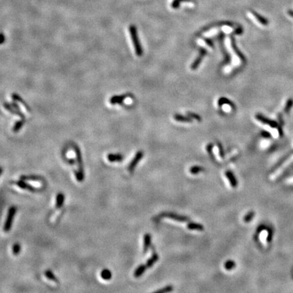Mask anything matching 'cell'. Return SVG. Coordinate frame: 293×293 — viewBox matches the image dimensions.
Segmentation results:
<instances>
[{"label":"cell","instance_id":"obj_1","mask_svg":"<svg viewBox=\"0 0 293 293\" xmlns=\"http://www.w3.org/2000/svg\"><path fill=\"white\" fill-rule=\"evenodd\" d=\"M128 29H129L130 36H131V39L132 43H133V46L134 48H135L136 54H137L138 56H141L143 54V50L139 39L137 26L133 25V24H131L128 27Z\"/></svg>","mask_w":293,"mask_h":293},{"label":"cell","instance_id":"obj_2","mask_svg":"<svg viewBox=\"0 0 293 293\" xmlns=\"http://www.w3.org/2000/svg\"><path fill=\"white\" fill-rule=\"evenodd\" d=\"M16 208L15 206H12L9 208L8 212H7L6 220L5 221L4 227H3V230H4V231L7 232L11 229L13 220H14V215L16 214Z\"/></svg>","mask_w":293,"mask_h":293},{"label":"cell","instance_id":"obj_3","mask_svg":"<svg viewBox=\"0 0 293 293\" xmlns=\"http://www.w3.org/2000/svg\"><path fill=\"white\" fill-rule=\"evenodd\" d=\"M73 149H74L75 155H76V158H77V164H78V171L79 173L84 174V166H83V160H82V153H81V151L77 145H74L73 147Z\"/></svg>","mask_w":293,"mask_h":293},{"label":"cell","instance_id":"obj_4","mask_svg":"<svg viewBox=\"0 0 293 293\" xmlns=\"http://www.w3.org/2000/svg\"><path fill=\"white\" fill-rule=\"evenodd\" d=\"M143 155H144V154H143V152H142V151H139V152L137 153V154L135 155V156L134 157V158L132 159V161L130 162L129 166H128V171L132 172L135 170V168L136 166H137L138 163H139L140 160L143 158Z\"/></svg>","mask_w":293,"mask_h":293},{"label":"cell","instance_id":"obj_5","mask_svg":"<svg viewBox=\"0 0 293 293\" xmlns=\"http://www.w3.org/2000/svg\"><path fill=\"white\" fill-rule=\"evenodd\" d=\"M256 118L257 120L260 121L261 122H262L263 124L269 126L270 127L273 128H278L279 127L278 124H277L276 122H275V121L273 120H269V119L265 118V117L263 116V115L261 114H259V113L256 115Z\"/></svg>","mask_w":293,"mask_h":293},{"label":"cell","instance_id":"obj_6","mask_svg":"<svg viewBox=\"0 0 293 293\" xmlns=\"http://www.w3.org/2000/svg\"><path fill=\"white\" fill-rule=\"evenodd\" d=\"M3 107H4V108L6 109L7 111H8L9 112H10L11 113H12V114L14 115H18V116H19L20 118L22 119V120H25V115H24V113L20 110L15 109L11 104L8 103H3Z\"/></svg>","mask_w":293,"mask_h":293},{"label":"cell","instance_id":"obj_7","mask_svg":"<svg viewBox=\"0 0 293 293\" xmlns=\"http://www.w3.org/2000/svg\"><path fill=\"white\" fill-rule=\"evenodd\" d=\"M162 217L171 219L173 220L177 221H180V222H186V221H189V220L187 217L177 214H173V213H164V214L162 215Z\"/></svg>","mask_w":293,"mask_h":293},{"label":"cell","instance_id":"obj_8","mask_svg":"<svg viewBox=\"0 0 293 293\" xmlns=\"http://www.w3.org/2000/svg\"><path fill=\"white\" fill-rule=\"evenodd\" d=\"M16 184L17 186L19 187L20 188L22 189L29 191H31V192H36V191H38L37 189L34 187H33V186H31V185H29V183L24 182V180H20V181H17Z\"/></svg>","mask_w":293,"mask_h":293},{"label":"cell","instance_id":"obj_9","mask_svg":"<svg viewBox=\"0 0 293 293\" xmlns=\"http://www.w3.org/2000/svg\"><path fill=\"white\" fill-rule=\"evenodd\" d=\"M129 94H122V95H115L111 96L109 102L111 105H118V104H122L123 101L126 99H127Z\"/></svg>","mask_w":293,"mask_h":293},{"label":"cell","instance_id":"obj_10","mask_svg":"<svg viewBox=\"0 0 293 293\" xmlns=\"http://www.w3.org/2000/svg\"><path fill=\"white\" fill-rule=\"evenodd\" d=\"M206 53H207V51L204 48L200 49L199 56H198V57L196 58V60H195V61L192 63V65H191L192 69L194 70V69H197V68L198 67V66L200 65V64L201 63V62L202 61V59H203L204 56L206 54Z\"/></svg>","mask_w":293,"mask_h":293},{"label":"cell","instance_id":"obj_11","mask_svg":"<svg viewBox=\"0 0 293 293\" xmlns=\"http://www.w3.org/2000/svg\"><path fill=\"white\" fill-rule=\"evenodd\" d=\"M250 12L251 14H252V16H254L255 18H256L257 21L259 22V23H261V24H263V25H264V26L268 25V24H269V21H268V20L267 19V18H264L263 16H262L261 15L258 14V13L256 12L254 10H250Z\"/></svg>","mask_w":293,"mask_h":293},{"label":"cell","instance_id":"obj_12","mask_svg":"<svg viewBox=\"0 0 293 293\" xmlns=\"http://www.w3.org/2000/svg\"><path fill=\"white\" fill-rule=\"evenodd\" d=\"M225 175L227 178L228 179L229 181L231 186L233 188L236 187L238 186V181L236 180L235 177L234 176L233 173L230 171H227L225 172Z\"/></svg>","mask_w":293,"mask_h":293},{"label":"cell","instance_id":"obj_13","mask_svg":"<svg viewBox=\"0 0 293 293\" xmlns=\"http://www.w3.org/2000/svg\"><path fill=\"white\" fill-rule=\"evenodd\" d=\"M12 99L14 100V101H16V103H20L21 105H23V107L25 108L26 110L29 111H31V108H30V107L29 105H28V104L26 103L25 101H24L23 99H22L20 96L18 95V94H17L16 93H14L12 94Z\"/></svg>","mask_w":293,"mask_h":293},{"label":"cell","instance_id":"obj_14","mask_svg":"<svg viewBox=\"0 0 293 293\" xmlns=\"http://www.w3.org/2000/svg\"><path fill=\"white\" fill-rule=\"evenodd\" d=\"M231 47H232V49H233V50L234 51V52L235 53V54L237 55L238 57H239L240 59L242 60V61L244 62L246 58L244 56V55L242 54V52L240 51L237 48V46H236L235 45V40H234V39L233 38V37H231Z\"/></svg>","mask_w":293,"mask_h":293},{"label":"cell","instance_id":"obj_15","mask_svg":"<svg viewBox=\"0 0 293 293\" xmlns=\"http://www.w3.org/2000/svg\"><path fill=\"white\" fill-rule=\"evenodd\" d=\"M123 159H124V156H123L122 154H110L107 155V160L111 162H122Z\"/></svg>","mask_w":293,"mask_h":293},{"label":"cell","instance_id":"obj_16","mask_svg":"<svg viewBox=\"0 0 293 293\" xmlns=\"http://www.w3.org/2000/svg\"><path fill=\"white\" fill-rule=\"evenodd\" d=\"M151 240H152V237H151L150 234H145L144 235V245H143V251L145 253H146L148 251L149 247H150Z\"/></svg>","mask_w":293,"mask_h":293},{"label":"cell","instance_id":"obj_17","mask_svg":"<svg viewBox=\"0 0 293 293\" xmlns=\"http://www.w3.org/2000/svg\"><path fill=\"white\" fill-rule=\"evenodd\" d=\"M147 269V267L146 265H139V267L137 268V269L135 270V273H134V275H135V277H139L145 273V271H146Z\"/></svg>","mask_w":293,"mask_h":293},{"label":"cell","instance_id":"obj_18","mask_svg":"<svg viewBox=\"0 0 293 293\" xmlns=\"http://www.w3.org/2000/svg\"><path fill=\"white\" fill-rule=\"evenodd\" d=\"M159 259V256L158 254H156V253H154V254H152V257H151L150 258H149L148 261H147V263H146V266L147 268H150L152 267L158 261V260Z\"/></svg>","mask_w":293,"mask_h":293},{"label":"cell","instance_id":"obj_19","mask_svg":"<svg viewBox=\"0 0 293 293\" xmlns=\"http://www.w3.org/2000/svg\"><path fill=\"white\" fill-rule=\"evenodd\" d=\"M20 179H21V180H24V181H43V179L41 178V177H39V176H35V175H30V176L22 175L21 177H20Z\"/></svg>","mask_w":293,"mask_h":293},{"label":"cell","instance_id":"obj_20","mask_svg":"<svg viewBox=\"0 0 293 293\" xmlns=\"http://www.w3.org/2000/svg\"><path fill=\"white\" fill-rule=\"evenodd\" d=\"M187 228L190 230H196L200 231L204 230V226L196 223H189L187 224Z\"/></svg>","mask_w":293,"mask_h":293},{"label":"cell","instance_id":"obj_21","mask_svg":"<svg viewBox=\"0 0 293 293\" xmlns=\"http://www.w3.org/2000/svg\"><path fill=\"white\" fill-rule=\"evenodd\" d=\"M64 200H65V196H64V194H62V193H59V194H57V196H56V206L57 208H60L63 206L64 203Z\"/></svg>","mask_w":293,"mask_h":293},{"label":"cell","instance_id":"obj_22","mask_svg":"<svg viewBox=\"0 0 293 293\" xmlns=\"http://www.w3.org/2000/svg\"><path fill=\"white\" fill-rule=\"evenodd\" d=\"M101 276L105 280H109V279H111V277H112V273H111L110 270L105 269L101 271Z\"/></svg>","mask_w":293,"mask_h":293},{"label":"cell","instance_id":"obj_23","mask_svg":"<svg viewBox=\"0 0 293 293\" xmlns=\"http://www.w3.org/2000/svg\"><path fill=\"white\" fill-rule=\"evenodd\" d=\"M24 122H25V120H22V119L21 120L18 121V122L15 123L14 127H13V132H15V133L19 132V130L23 127Z\"/></svg>","mask_w":293,"mask_h":293},{"label":"cell","instance_id":"obj_24","mask_svg":"<svg viewBox=\"0 0 293 293\" xmlns=\"http://www.w3.org/2000/svg\"><path fill=\"white\" fill-rule=\"evenodd\" d=\"M174 118H175V120L178 121V122H191L192 120L191 118H187V117L183 116V115L176 114L174 115Z\"/></svg>","mask_w":293,"mask_h":293},{"label":"cell","instance_id":"obj_25","mask_svg":"<svg viewBox=\"0 0 293 293\" xmlns=\"http://www.w3.org/2000/svg\"><path fill=\"white\" fill-rule=\"evenodd\" d=\"M292 107H293V99L292 98H290V99L287 100L286 105H285L284 107V112L286 113H288L290 111Z\"/></svg>","mask_w":293,"mask_h":293},{"label":"cell","instance_id":"obj_26","mask_svg":"<svg viewBox=\"0 0 293 293\" xmlns=\"http://www.w3.org/2000/svg\"><path fill=\"white\" fill-rule=\"evenodd\" d=\"M204 171V168L201 167V166H192L191 168H190L189 171L190 173L192 174V175H197L199 173H201V172H203Z\"/></svg>","mask_w":293,"mask_h":293},{"label":"cell","instance_id":"obj_27","mask_svg":"<svg viewBox=\"0 0 293 293\" xmlns=\"http://www.w3.org/2000/svg\"><path fill=\"white\" fill-rule=\"evenodd\" d=\"M45 275H46L47 278L50 279V280L54 281H58V279L55 276V275H54L50 270H46V272H45Z\"/></svg>","mask_w":293,"mask_h":293},{"label":"cell","instance_id":"obj_28","mask_svg":"<svg viewBox=\"0 0 293 293\" xmlns=\"http://www.w3.org/2000/svg\"><path fill=\"white\" fill-rule=\"evenodd\" d=\"M218 104L219 106H221L222 105H223V104H227V105H230L231 107H234L233 104L231 102L229 101V100H228L227 99H226V98H225V97L221 98V99L219 100Z\"/></svg>","mask_w":293,"mask_h":293},{"label":"cell","instance_id":"obj_29","mask_svg":"<svg viewBox=\"0 0 293 293\" xmlns=\"http://www.w3.org/2000/svg\"><path fill=\"white\" fill-rule=\"evenodd\" d=\"M235 267V263L231 260L227 261L225 263V268L227 270H231V269H233Z\"/></svg>","mask_w":293,"mask_h":293},{"label":"cell","instance_id":"obj_30","mask_svg":"<svg viewBox=\"0 0 293 293\" xmlns=\"http://www.w3.org/2000/svg\"><path fill=\"white\" fill-rule=\"evenodd\" d=\"M173 290V286H166L163 288L156 290V293H166V292H172Z\"/></svg>","mask_w":293,"mask_h":293},{"label":"cell","instance_id":"obj_31","mask_svg":"<svg viewBox=\"0 0 293 293\" xmlns=\"http://www.w3.org/2000/svg\"><path fill=\"white\" fill-rule=\"evenodd\" d=\"M254 215H255V213L253 211L249 212L248 213V214L244 217V221L246 223L250 222V221H252V219H253V217H254Z\"/></svg>","mask_w":293,"mask_h":293},{"label":"cell","instance_id":"obj_32","mask_svg":"<svg viewBox=\"0 0 293 293\" xmlns=\"http://www.w3.org/2000/svg\"><path fill=\"white\" fill-rule=\"evenodd\" d=\"M20 246L19 244L18 243L14 244V245L13 246V248H12L13 254L15 255H17L18 254V253L20 252Z\"/></svg>","mask_w":293,"mask_h":293},{"label":"cell","instance_id":"obj_33","mask_svg":"<svg viewBox=\"0 0 293 293\" xmlns=\"http://www.w3.org/2000/svg\"><path fill=\"white\" fill-rule=\"evenodd\" d=\"M187 115L191 118L196 119V120L198 121V122H201V118H200V115H198V114H196V113L192 112H188Z\"/></svg>","mask_w":293,"mask_h":293},{"label":"cell","instance_id":"obj_34","mask_svg":"<svg viewBox=\"0 0 293 293\" xmlns=\"http://www.w3.org/2000/svg\"><path fill=\"white\" fill-rule=\"evenodd\" d=\"M180 3L181 1H179V0H173L171 3V7L174 9H177L180 7Z\"/></svg>","mask_w":293,"mask_h":293},{"label":"cell","instance_id":"obj_35","mask_svg":"<svg viewBox=\"0 0 293 293\" xmlns=\"http://www.w3.org/2000/svg\"><path fill=\"white\" fill-rule=\"evenodd\" d=\"M218 148L219 151V154H220V156L222 158H224L225 157V153L223 151V149L222 145H221V143H218Z\"/></svg>","mask_w":293,"mask_h":293},{"label":"cell","instance_id":"obj_36","mask_svg":"<svg viewBox=\"0 0 293 293\" xmlns=\"http://www.w3.org/2000/svg\"><path fill=\"white\" fill-rule=\"evenodd\" d=\"M212 148H213V145L212 144H209L206 147V149H207L208 152V154H210V156L212 157L211 158L214 159V156H213L212 153Z\"/></svg>","mask_w":293,"mask_h":293},{"label":"cell","instance_id":"obj_37","mask_svg":"<svg viewBox=\"0 0 293 293\" xmlns=\"http://www.w3.org/2000/svg\"><path fill=\"white\" fill-rule=\"evenodd\" d=\"M261 134L262 137H263L264 138L269 139V138L271 137V135H270V133L267 131H262L261 132Z\"/></svg>","mask_w":293,"mask_h":293},{"label":"cell","instance_id":"obj_38","mask_svg":"<svg viewBox=\"0 0 293 293\" xmlns=\"http://www.w3.org/2000/svg\"><path fill=\"white\" fill-rule=\"evenodd\" d=\"M242 31H243L242 28L241 26H240V27H238L237 29H235V32H234V33L237 34V35H240V34H241L242 33Z\"/></svg>","mask_w":293,"mask_h":293},{"label":"cell","instance_id":"obj_39","mask_svg":"<svg viewBox=\"0 0 293 293\" xmlns=\"http://www.w3.org/2000/svg\"><path fill=\"white\" fill-rule=\"evenodd\" d=\"M204 41H205V42L209 46H210V47L213 46L212 42L211 40H210V39H204Z\"/></svg>","mask_w":293,"mask_h":293},{"label":"cell","instance_id":"obj_40","mask_svg":"<svg viewBox=\"0 0 293 293\" xmlns=\"http://www.w3.org/2000/svg\"><path fill=\"white\" fill-rule=\"evenodd\" d=\"M1 44H3V42H4V40H5V37H4V35H3V33H1Z\"/></svg>","mask_w":293,"mask_h":293},{"label":"cell","instance_id":"obj_41","mask_svg":"<svg viewBox=\"0 0 293 293\" xmlns=\"http://www.w3.org/2000/svg\"><path fill=\"white\" fill-rule=\"evenodd\" d=\"M181 1H185V2H194L193 0H179Z\"/></svg>","mask_w":293,"mask_h":293},{"label":"cell","instance_id":"obj_42","mask_svg":"<svg viewBox=\"0 0 293 293\" xmlns=\"http://www.w3.org/2000/svg\"><path fill=\"white\" fill-rule=\"evenodd\" d=\"M74 163H75V160H73V159H71V160H69V164H72V165H73V164H74Z\"/></svg>","mask_w":293,"mask_h":293},{"label":"cell","instance_id":"obj_43","mask_svg":"<svg viewBox=\"0 0 293 293\" xmlns=\"http://www.w3.org/2000/svg\"><path fill=\"white\" fill-rule=\"evenodd\" d=\"M289 14H290L292 16H293V12H289Z\"/></svg>","mask_w":293,"mask_h":293}]
</instances>
